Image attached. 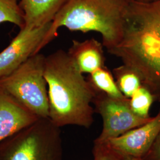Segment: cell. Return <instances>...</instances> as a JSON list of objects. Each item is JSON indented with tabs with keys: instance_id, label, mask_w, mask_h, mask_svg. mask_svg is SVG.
Returning <instances> with one entry per match:
<instances>
[{
	"instance_id": "20",
	"label": "cell",
	"mask_w": 160,
	"mask_h": 160,
	"mask_svg": "<svg viewBox=\"0 0 160 160\" xmlns=\"http://www.w3.org/2000/svg\"><path fill=\"white\" fill-rule=\"evenodd\" d=\"M155 1V0H149V1Z\"/></svg>"
},
{
	"instance_id": "15",
	"label": "cell",
	"mask_w": 160,
	"mask_h": 160,
	"mask_svg": "<svg viewBox=\"0 0 160 160\" xmlns=\"http://www.w3.org/2000/svg\"><path fill=\"white\" fill-rule=\"evenodd\" d=\"M9 22L19 27L24 26V13L18 0H0V24Z\"/></svg>"
},
{
	"instance_id": "1",
	"label": "cell",
	"mask_w": 160,
	"mask_h": 160,
	"mask_svg": "<svg viewBox=\"0 0 160 160\" xmlns=\"http://www.w3.org/2000/svg\"><path fill=\"white\" fill-rule=\"evenodd\" d=\"M108 52L133 69L160 102V0H130L122 40Z\"/></svg>"
},
{
	"instance_id": "3",
	"label": "cell",
	"mask_w": 160,
	"mask_h": 160,
	"mask_svg": "<svg viewBox=\"0 0 160 160\" xmlns=\"http://www.w3.org/2000/svg\"><path fill=\"white\" fill-rule=\"evenodd\" d=\"M130 0H67L53 19L41 49L65 27L74 32H96L107 51L117 46L123 36Z\"/></svg>"
},
{
	"instance_id": "9",
	"label": "cell",
	"mask_w": 160,
	"mask_h": 160,
	"mask_svg": "<svg viewBox=\"0 0 160 160\" xmlns=\"http://www.w3.org/2000/svg\"><path fill=\"white\" fill-rule=\"evenodd\" d=\"M38 119L0 88V142L31 125Z\"/></svg>"
},
{
	"instance_id": "10",
	"label": "cell",
	"mask_w": 160,
	"mask_h": 160,
	"mask_svg": "<svg viewBox=\"0 0 160 160\" xmlns=\"http://www.w3.org/2000/svg\"><path fill=\"white\" fill-rule=\"evenodd\" d=\"M68 53L82 74H91L106 66L103 43L94 38L72 40Z\"/></svg>"
},
{
	"instance_id": "4",
	"label": "cell",
	"mask_w": 160,
	"mask_h": 160,
	"mask_svg": "<svg viewBox=\"0 0 160 160\" xmlns=\"http://www.w3.org/2000/svg\"><path fill=\"white\" fill-rule=\"evenodd\" d=\"M45 60L43 54H34L10 74L0 78V88L39 118H49V115Z\"/></svg>"
},
{
	"instance_id": "6",
	"label": "cell",
	"mask_w": 160,
	"mask_h": 160,
	"mask_svg": "<svg viewBox=\"0 0 160 160\" xmlns=\"http://www.w3.org/2000/svg\"><path fill=\"white\" fill-rule=\"evenodd\" d=\"M92 104L94 111L103 119V129L94 142L106 143L108 140L118 137L151 120L152 117L142 118L131 109L129 98H118L97 92Z\"/></svg>"
},
{
	"instance_id": "14",
	"label": "cell",
	"mask_w": 160,
	"mask_h": 160,
	"mask_svg": "<svg viewBox=\"0 0 160 160\" xmlns=\"http://www.w3.org/2000/svg\"><path fill=\"white\" fill-rule=\"evenodd\" d=\"M154 102L152 94L143 86H141L129 98L132 111L138 116L145 118L151 117L149 110Z\"/></svg>"
},
{
	"instance_id": "2",
	"label": "cell",
	"mask_w": 160,
	"mask_h": 160,
	"mask_svg": "<svg viewBox=\"0 0 160 160\" xmlns=\"http://www.w3.org/2000/svg\"><path fill=\"white\" fill-rule=\"evenodd\" d=\"M45 77L48 86L49 118L56 126L89 128L94 122L91 104L97 92L87 81L67 52L46 57Z\"/></svg>"
},
{
	"instance_id": "13",
	"label": "cell",
	"mask_w": 160,
	"mask_h": 160,
	"mask_svg": "<svg viewBox=\"0 0 160 160\" xmlns=\"http://www.w3.org/2000/svg\"><path fill=\"white\" fill-rule=\"evenodd\" d=\"M112 73L119 89L127 98H130L142 86L140 77L137 73L124 64L114 68Z\"/></svg>"
},
{
	"instance_id": "7",
	"label": "cell",
	"mask_w": 160,
	"mask_h": 160,
	"mask_svg": "<svg viewBox=\"0 0 160 160\" xmlns=\"http://www.w3.org/2000/svg\"><path fill=\"white\" fill-rule=\"evenodd\" d=\"M51 23L38 28L24 26L8 46L0 52V78L10 74L29 58L39 53Z\"/></svg>"
},
{
	"instance_id": "18",
	"label": "cell",
	"mask_w": 160,
	"mask_h": 160,
	"mask_svg": "<svg viewBox=\"0 0 160 160\" xmlns=\"http://www.w3.org/2000/svg\"><path fill=\"white\" fill-rule=\"evenodd\" d=\"M124 160H143L141 158H137V157H134L132 156H123Z\"/></svg>"
},
{
	"instance_id": "16",
	"label": "cell",
	"mask_w": 160,
	"mask_h": 160,
	"mask_svg": "<svg viewBox=\"0 0 160 160\" xmlns=\"http://www.w3.org/2000/svg\"><path fill=\"white\" fill-rule=\"evenodd\" d=\"M92 154L94 160H124L123 155L111 148L106 143L94 142Z\"/></svg>"
},
{
	"instance_id": "8",
	"label": "cell",
	"mask_w": 160,
	"mask_h": 160,
	"mask_svg": "<svg viewBox=\"0 0 160 160\" xmlns=\"http://www.w3.org/2000/svg\"><path fill=\"white\" fill-rule=\"evenodd\" d=\"M160 132V110L154 117L142 126L108 140L111 148L123 156L142 158L152 146Z\"/></svg>"
},
{
	"instance_id": "12",
	"label": "cell",
	"mask_w": 160,
	"mask_h": 160,
	"mask_svg": "<svg viewBox=\"0 0 160 160\" xmlns=\"http://www.w3.org/2000/svg\"><path fill=\"white\" fill-rule=\"evenodd\" d=\"M87 80L97 92H104L114 98L126 97L120 92L114 80L113 73L106 66L89 74Z\"/></svg>"
},
{
	"instance_id": "5",
	"label": "cell",
	"mask_w": 160,
	"mask_h": 160,
	"mask_svg": "<svg viewBox=\"0 0 160 160\" xmlns=\"http://www.w3.org/2000/svg\"><path fill=\"white\" fill-rule=\"evenodd\" d=\"M13 137L1 160H62L59 128L49 118H39Z\"/></svg>"
},
{
	"instance_id": "17",
	"label": "cell",
	"mask_w": 160,
	"mask_h": 160,
	"mask_svg": "<svg viewBox=\"0 0 160 160\" xmlns=\"http://www.w3.org/2000/svg\"><path fill=\"white\" fill-rule=\"evenodd\" d=\"M142 159L143 160H160V132L148 151Z\"/></svg>"
},
{
	"instance_id": "19",
	"label": "cell",
	"mask_w": 160,
	"mask_h": 160,
	"mask_svg": "<svg viewBox=\"0 0 160 160\" xmlns=\"http://www.w3.org/2000/svg\"><path fill=\"white\" fill-rule=\"evenodd\" d=\"M134 1H139V2H148L149 1V0H134Z\"/></svg>"
},
{
	"instance_id": "11",
	"label": "cell",
	"mask_w": 160,
	"mask_h": 160,
	"mask_svg": "<svg viewBox=\"0 0 160 160\" xmlns=\"http://www.w3.org/2000/svg\"><path fill=\"white\" fill-rule=\"evenodd\" d=\"M67 0H20L24 26L38 28L51 23Z\"/></svg>"
}]
</instances>
